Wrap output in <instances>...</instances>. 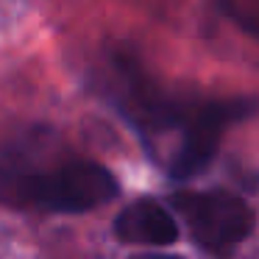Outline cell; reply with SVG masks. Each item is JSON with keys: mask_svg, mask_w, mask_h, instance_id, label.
I'll list each match as a JSON object with an SVG mask.
<instances>
[{"mask_svg": "<svg viewBox=\"0 0 259 259\" xmlns=\"http://www.w3.org/2000/svg\"><path fill=\"white\" fill-rule=\"evenodd\" d=\"M28 203L51 212H87L117 195V181L103 164L73 159L51 173H31L17 184Z\"/></svg>", "mask_w": 259, "mask_h": 259, "instance_id": "6da1fadb", "label": "cell"}, {"mask_svg": "<svg viewBox=\"0 0 259 259\" xmlns=\"http://www.w3.org/2000/svg\"><path fill=\"white\" fill-rule=\"evenodd\" d=\"M176 206L187 218L195 242L209 251H226L242 242L253 229V212L248 203L223 190L181 192L176 195Z\"/></svg>", "mask_w": 259, "mask_h": 259, "instance_id": "7a4b0ae2", "label": "cell"}, {"mask_svg": "<svg viewBox=\"0 0 259 259\" xmlns=\"http://www.w3.org/2000/svg\"><path fill=\"white\" fill-rule=\"evenodd\" d=\"M253 109L251 101H212L203 103L195 114L190 117V128H187L184 145L170 162V176L173 179H190V176L201 173L212 156L218 153L220 137L234 120L245 117Z\"/></svg>", "mask_w": 259, "mask_h": 259, "instance_id": "3957f363", "label": "cell"}, {"mask_svg": "<svg viewBox=\"0 0 259 259\" xmlns=\"http://www.w3.org/2000/svg\"><path fill=\"white\" fill-rule=\"evenodd\" d=\"M114 231L123 242H137V245H173L179 240L176 218L151 198L128 203L114 220Z\"/></svg>", "mask_w": 259, "mask_h": 259, "instance_id": "277c9868", "label": "cell"}, {"mask_svg": "<svg viewBox=\"0 0 259 259\" xmlns=\"http://www.w3.org/2000/svg\"><path fill=\"white\" fill-rule=\"evenodd\" d=\"M229 17H234L245 31L259 36V0H220Z\"/></svg>", "mask_w": 259, "mask_h": 259, "instance_id": "5b68a950", "label": "cell"}]
</instances>
